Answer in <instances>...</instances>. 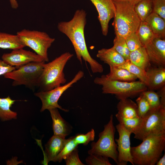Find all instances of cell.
<instances>
[{
	"instance_id": "6da1fadb",
	"label": "cell",
	"mask_w": 165,
	"mask_h": 165,
	"mask_svg": "<svg viewBox=\"0 0 165 165\" xmlns=\"http://www.w3.org/2000/svg\"><path fill=\"white\" fill-rule=\"evenodd\" d=\"M86 16L85 10L78 9L70 20L59 22L57 29L70 40L80 63H82L83 59L88 63L93 73H101L104 71L103 66L91 57L86 44L84 31L86 23Z\"/></svg>"
},
{
	"instance_id": "7a4b0ae2",
	"label": "cell",
	"mask_w": 165,
	"mask_h": 165,
	"mask_svg": "<svg viewBox=\"0 0 165 165\" xmlns=\"http://www.w3.org/2000/svg\"><path fill=\"white\" fill-rule=\"evenodd\" d=\"M139 145L131 147L134 165H155L165 148V134L150 135Z\"/></svg>"
},
{
	"instance_id": "3957f363",
	"label": "cell",
	"mask_w": 165,
	"mask_h": 165,
	"mask_svg": "<svg viewBox=\"0 0 165 165\" xmlns=\"http://www.w3.org/2000/svg\"><path fill=\"white\" fill-rule=\"evenodd\" d=\"M73 56V54L70 52H66L51 62L44 64L37 86L40 91L49 90L66 83L67 80L64 68Z\"/></svg>"
},
{
	"instance_id": "277c9868",
	"label": "cell",
	"mask_w": 165,
	"mask_h": 165,
	"mask_svg": "<svg viewBox=\"0 0 165 165\" xmlns=\"http://www.w3.org/2000/svg\"><path fill=\"white\" fill-rule=\"evenodd\" d=\"M113 3L116 13L112 25L116 36L125 38L137 31L141 21L134 10L135 5L125 2Z\"/></svg>"
},
{
	"instance_id": "5b68a950",
	"label": "cell",
	"mask_w": 165,
	"mask_h": 165,
	"mask_svg": "<svg viewBox=\"0 0 165 165\" xmlns=\"http://www.w3.org/2000/svg\"><path fill=\"white\" fill-rule=\"evenodd\" d=\"M94 81L102 86L103 94H114L119 100L135 97L148 89L146 85L140 80L127 82L112 80L104 75L96 77Z\"/></svg>"
},
{
	"instance_id": "8992f818",
	"label": "cell",
	"mask_w": 165,
	"mask_h": 165,
	"mask_svg": "<svg viewBox=\"0 0 165 165\" xmlns=\"http://www.w3.org/2000/svg\"><path fill=\"white\" fill-rule=\"evenodd\" d=\"M115 132L113 116L111 115L109 122L104 126L103 130L99 134L98 141L91 143V148L88 151V153L97 154L111 158L117 165L118 152L114 138Z\"/></svg>"
},
{
	"instance_id": "52a82bcc",
	"label": "cell",
	"mask_w": 165,
	"mask_h": 165,
	"mask_svg": "<svg viewBox=\"0 0 165 165\" xmlns=\"http://www.w3.org/2000/svg\"><path fill=\"white\" fill-rule=\"evenodd\" d=\"M44 61L31 62L21 66L4 74V78L13 80L12 85H24L34 90L37 87L39 77L42 72Z\"/></svg>"
},
{
	"instance_id": "ba28073f",
	"label": "cell",
	"mask_w": 165,
	"mask_h": 165,
	"mask_svg": "<svg viewBox=\"0 0 165 165\" xmlns=\"http://www.w3.org/2000/svg\"><path fill=\"white\" fill-rule=\"evenodd\" d=\"M16 35L25 47L31 49L45 62L49 61L48 50L54 42L55 38L44 31L26 29L18 31Z\"/></svg>"
},
{
	"instance_id": "9c48e42d",
	"label": "cell",
	"mask_w": 165,
	"mask_h": 165,
	"mask_svg": "<svg viewBox=\"0 0 165 165\" xmlns=\"http://www.w3.org/2000/svg\"><path fill=\"white\" fill-rule=\"evenodd\" d=\"M163 134H165V108L161 107L150 110L134 134L135 138L141 141L151 135Z\"/></svg>"
},
{
	"instance_id": "30bf717a",
	"label": "cell",
	"mask_w": 165,
	"mask_h": 165,
	"mask_svg": "<svg viewBox=\"0 0 165 165\" xmlns=\"http://www.w3.org/2000/svg\"><path fill=\"white\" fill-rule=\"evenodd\" d=\"M84 75L83 71L79 70L72 80L65 84L49 90L40 91L35 93V95L38 97L42 103L40 112H42L46 109L49 110L54 108H59L65 112H68V109L63 108L58 104V101L65 91L81 79Z\"/></svg>"
},
{
	"instance_id": "8fae6325",
	"label": "cell",
	"mask_w": 165,
	"mask_h": 165,
	"mask_svg": "<svg viewBox=\"0 0 165 165\" xmlns=\"http://www.w3.org/2000/svg\"><path fill=\"white\" fill-rule=\"evenodd\" d=\"M116 128L119 137L115 139L118 152V165H126L128 162L134 165L131 152L130 136L132 133L119 123Z\"/></svg>"
},
{
	"instance_id": "7c38bea8",
	"label": "cell",
	"mask_w": 165,
	"mask_h": 165,
	"mask_svg": "<svg viewBox=\"0 0 165 165\" xmlns=\"http://www.w3.org/2000/svg\"><path fill=\"white\" fill-rule=\"evenodd\" d=\"M23 48L13 50L10 53L3 54L2 60L8 64L15 67L16 69L30 62L44 61L42 57L36 53Z\"/></svg>"
},
{
	"instance_id": "4fadbf2b",
	"label": "cell",
	"mask_w": 165,
	"mask_h": 165,
	"mask_svg": "<svg viewBox=\"0 0 165 165\" xmlns=\"http://www.w3.org/2000/svg\"><path fill=\"white\" fill-rule=\"evenodd\" d=\"M95 7L98 12V19L101 24L102 34L107 35L108 24L110 20L114 18L116 8L111 0H90Z\"/></svg>"
},
{
	"instance_id": "5bb4252c",
	"label": "cell",
	"mask_w": 165,
	"mask_h": 165,
	"mask_svg": "<svg viewBox=\"0 0 165 165\" xmlns=\"http://www.w3.org/2000/svg\"><path fill=\"white\" fill-rule=\"evenodd\" d=\"M145 47L150 62L156 66L165 67V38L156 37Z\"/></svg>"
},
{
	"instance_id": "9a60e30c",
	"label": "cell",
	"mask_w": 165,
	"mask_h": 165,
	"mask_svg": "<svg viewBox=\"0 0 165 165\" xmlns=\"http://www.w3.org/2000/svg\"><path fill=\"white\" fill-rule=\"evenodd\" d=\"M147 80V87L149 90H159L165 86V68L151 66L145 70Z\"/></svg>"
},
{
	"instance_id": "2e32d148",
	"label": "cell",
	"mask_w": 165,
	"mask_h": 165,
	"mask_svg": "<svg viewBox=\"0 0 165 165\" xmlns=\"http://www.w3.org/2000/svg\"><path fill=\"white\" fill-rule=\"evenodd\" d=\"M65 138L53 135L45 145V162H54L66 142Z\"/></svg>"
},
{
	"instance_id": "e0dca14e",
	"label": "cell",
	"mask_w": 165,
	"mask_h": 165,
	"mask_svg": "<svg viewBox=\"0 0 165 165\" xmlns=\"http://www.w3.org/2000/svg\"><path fill=\"white\" fill-rule=\"evenodd\" d=\"M49 110L53 121V135L65 138L70 134L72 127L62 118L57 108Z\"/></svg>"
},
{
	"instance_id": "ac0fdd59",
	"label": "cell",
	"mask_w": 165,
	"mask_h": 165,
	"mask_svg": "<svg viewBox=\"0 0 165 165\" xmlns=\"http://www.w3.org/2000/svg\"><path fill=\"white\" fill-rule=\"evenodd\" d=\"M97 57L109 67H118L126 60L112 47L109 49L102 48L98 50Z\"/></svg>"
},
{
	"instance_id": "d6986e66",
	"label": "cell",
	"mask_w": 165,
	"mask_h": 165,
	"mask_svg": "<svg viewBox=\"0 0 165 165\" xmlns=\"http://www.w3.org/2000/svg\"><path fill=\"white\" fill-rule=\"evenodd\" d=\"M145 21L148 25L156 37L165 38V20L161 17L152 12Z\"/></svg>"
},
{
	"instance_id": "ffe728a7",
	"label": "cell",
	"mask_w": 165,
	"mask_h": 165,
	"mask_svg": "<svg viewBox=\"0 0 165 165\" xmlns=\"http://www.w3.org/2000/svg\"><path fill=\"white\" fill-rule=\"evenodd\" d=\"M118 113L120 115L127 118L138 117L137 105L130 98L119 100L117 105Z\"/></svg>"
},
{
	"instance_id": "44dd1931",
	"label": "cell",
	"mask_w": 165,
	"mask_h": 165,
	"mask_svg": "<svg viewBox=\"0 0 165 165\" xmlns=\"http://www.w3.org/2000/svg\"><path fill=\"white\" fill-rule=\"evenodd\" d=\"M129 60L144 70L151 66L149 59L145 46L130 52Z\"/></svg>"
},
{
	"instance_id": "7402d4cb",
	"label": "cell",
	"mask_w": 165,
	"mask_h": 165,
	"mask_svg": "<svg viewBox=\"0 0 165 165\" xmlns=\"http://www.w3.org/2000/svg\"><path fill=\"white\" fill-rule=\"evenodd\" d=\"M110 72L105 75L110 80L122 82H131L136 80L137 77L127 70L117 67H109Z\"/></svg>"
},
{
	"instance_id": "603a6c76",
	"label": "cell",
	"mask_w": 165,
	"mask_h": 165,
	"mask_svg": "<svg viewBox=\"0 0 165 165\" xmlns=\"http://www.w3.org/2000/svg\"><path fill=\"white\" fill-rule=\"evenodd\" d=\"M16 101L12 99L9 96L0 98V119L5 121L17 118V113L10 108Z\"/></svg>"
},
{
	"instance_id": "cb8c5ba5",
	"label": "cell",
	"mask_w": 165,
	"mask_h": 165,
	"mask_svg": "<svg viewBox=\"0 0 165 165\" xmlns=\"http://www.w3.org/2000/svg\"><path fill=\"white\" fill-rule=\"evenodd\" d=\"M24 47L16 35L0 32V48L14 50Z\"/></svg>"
},
{
	"instance_id": "d4e9b609",
	"label": "cell",
	"mask_w": 165,
	"mask_h": 165,
	"mask_svg": "<svg viewBox=\"0 0 165 165\" xmlns=\"http://www.w3.org/2000/svg\"><path fill=\"white\" fill-rule=\"evenodd\" d=\"M116 117L119 122L127 130L132 133L134 134L140 127L143 118H127L122 116L118 113Z\"/></svg>"
},
{
	"instance_id": "484cf974",
	"label": "cell",
	"mask_w": 165,
	"mask_h": 165,
	"mask_svg": "<svg viewBox=\"0 0 165 165\" xmlns=\"http://www.w3.org/2000/svg\"><path fill=\"white\" fill-rule=\"evenodd\" d=\"M143 46H145L156 37L147 24L141 21L136 32Z\"/></svg>"
},
{
	"instance_id": "4316f807",
	"label": "cell",
	"mask_w": 165,
	"mask_h": 165,
	"mask_svg": "<svg viewBox=\"0 0 165 165\" xmlns=\"http://www.w3.org/2000/svg\"><path fill=\"white\" fill-rule=\"evenodd\" d=\"M134 9L141 21H145L152 12V1L141 0L135 5Z\"/></svg>"
},
{
	"instance_id": "83f0119b",
	"label": "cell",
	"mask_w": 165,
	"mask_h": 165,
	"mask_svg": "<svg viewBox=\"0 0 165 165\" xmlns=\"http://www.w3.org/2000/svg\"><path fill=\"white\" fill-rule=\"evenodd\" d=\"M117 67L127 70L147 86V80L145 71L134 64L129 60H126L123 64Z\"/></svg>"
},
{
	"instance_id": "f1b7e54d",
	"label": "cell",
	"mask_w": 165,
	"mask_h": 165,
	"mask_svg": "<svg viewBox=\"0 0 165 165\" xmlns=\"http://www.w3.org/2000/svg\"><path fill=\"white\" fill-rule=\"evenodd\" d=\"M78 145L75 142L74 136L66 139L65 144L61 152L55 159L54 162H61L74 149L78 148Z\"/></svg>"
},
{
	"instance_id": "f546056e",
	"label": "cell",
	"mask_w": 165,
	"mask_h": 165,
	"mask_svg": "<svg viewBox=\"0 0 165 165\" xmlns=\"http://www.w3.org/2000/svg\"><path fill=\"white\" fill-rule=\"evenodd\" d=\"M113 47L126 60H129L130 51L128 49L125 39L116 36L113 41Z\"/></svg>"
},
{
	"instance_id": "4dcf8cb0",
	"label": "cell",
	"mask_w": 165,
	"mask_h": 165,
	"mask_svg": "<svg viewBox=\"0 0 165 165\" xmlns=\"http://www.w3.org/2000/svg\"><path fill=\"white\" fill-rule=\"evenodd\" d=\"M147 100L150 110H156L161 108L160 97L154 91L146 90L141 93Z\"/></svg>"
},
{
	"instance_id": "1f68e13d",
	"label": "cell",
	"mask_w": 165,
	"mask_h": 165,
	"mask_svg": "<svg viewBox=\"0 0 165 165\" xmlns=\"http://www.w3.org/2000/svg\"><path fill=\"white\" fill-rule=\"evenodd\" d=\"M138 114L139 117L143 118L150 110L149 104L145 97L141 93L136 100Z\"/></svg>"
},
{
	"instance_id": "d6a6232c",
	"label": "cell",
	"mask_w": 165,
	"mask_h": 165,
	"mask_svg": "<svg viewBox=\"0 0 165 165\" xmlns=\"http://www.w3.org/2000/svg\"><path fill=\"white\" fill-rule=\"evenodd\" d=\"M89 165H112L108 158L97 154H90L86 159Z\"/></svg>"
},
{
	"instance_id": "836d02e7",
	"label": "cell",
	"mask_w": 165,
	"mask_h": 165,
	"mask_svg": "<svg viewBox=\"0 0 165 165\" xmlns=\"http://www.w3.org/2000/svg\"><path fill=\"white\" fill-rule=\"evenodd\" d=\"M125 39L130 52L143 46L136 32L130 34Z\"/></svg>"
},
{
	"instance_id": "e575fe53",
	"label": "cell",
	"mask_w": 165,
	"mask_h": 165,
	"mask_svg": "<svg viewBox=\"0 0 165 165\" xmlns=\"http://www.w3.org/2000/svg\"><path fill=\"white\" fill-rule=\"evenodd\" d=\"M95 136V132L94 129L91 130L86 134H79L74 136L75 142L79 145L83 144L86 145L91 141L94 140Z\"/></svg>"
},
{
	"instance_id": "d590c367",
	"label": "cell",
	"mask_w": 165,
	"mask_h": 165,
	"mask_svg": "<svg viewBox=\"0 0 165 165\" xmlns=\"http://www.w3.org/2000/svg\"><path fill=\"white\" fill-rule=\"evenodd\" d=\"M152 12L156 13L165 20V0H152Z\"/></svg>"
},
{
	"instance_id": "8d00e7d4",
	"label": "cell",
	"mask_w": 165,
	"mask_h": 165,
	"mask_svg": "<svg viewBox=\"0 0 165 165\" xmlns=\"http://www.w3.org/2000/svg\"><path fill=\"white\" fill-rule=\"evenodd\" d=\"M67 165H84L80 160L78 155V148L72 151L64 160Z\"/></svg>"
},
{
	"instance_id": "74e56055",
	"label": "cell",
	"mask_w": 165,
	"mask_h": 165,
	"mask_svg": "<svg viewBox=\"0 0 165 165\" xmlns=\"http://www.w3.org/2000/svg\"><path fill=\"white\" fill-rule=\"evenodd\" d=\"M16 69L15 67L11 66L0 60V76L9 72Z\"/></svg>"
},
{
	"instance_id": "f35d334b",
	"label": "cell",
	"mask_w": 165,
	"mask_h": 165,
	"mask_svg": "<svg viewBox=\"0 0 165 165\" xmlns=\"http://www.w3.org/2000/svg\"><path fill=\"white\" fill-rule=\"evenodd\" d=\"M159 90L157 93L160 97L161 107L165 108V86Z\"/></svg>"
},
{
	"instance_id": "ab89813d",
	"label": "cell",
	"mask_w": 165,
	"mask_h": 165,
	"mask_svg": "<svg viewBox=\"0 0 165 165\" xmlns=\"http://www.w3.org/2000/svg\"><path fill=\"white\" fill-rule=\"evenodd\" d=\"M113 2H125L135 5L141 0H111Z\"/></svg>"
},
{
	"instance_id": "60d3db41",
	"label": "cell",
	"mask_w": 165,
	"mask_h": 165,
	"mask_svg": "<svg viewBox=\"0 0 165 165\" xmlns=\"http://www.w3.org/2000/svg\"><path fill=\"white\" fill-rule=\"evenodd\" d=\"M156 165H165V154H164L163 156L160 157L156 162Z\"/></svg>"
},
{
	"instance_id": "b9f144b4",
	"label": "cell",
	"mask_w": 165,
	"mask_h": 165,
	"mask_svg": "<svg viewBox=\"0 0 165 165\" xmlns=\"http://www.w3.org/2000/svg\"><path fill=\"white\" fill-rule=\"evenodd\" d=\"M10 5L13 9H16L18 7V4L16 0H9Z\"/></svg>"
}]
</instances>
